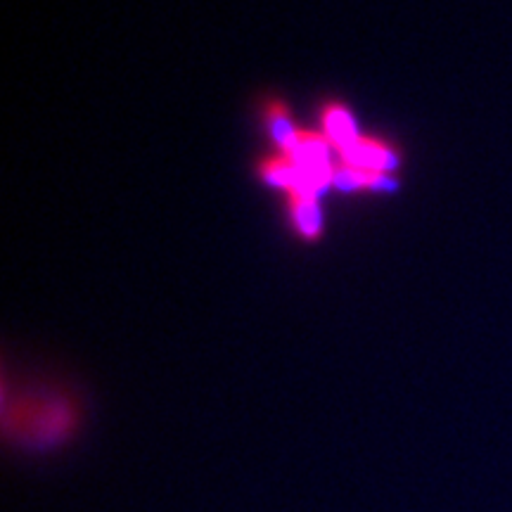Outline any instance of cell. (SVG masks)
<instances>
[{
    "instance_id": "3957f363",
    "label": "cell",
    "mask_w": 512,
    "mask_h": 512,
    "mask_svg": "<svg viewBox=\"0 0 512 512\" xmlns=\"http://www.w3.org/2000/svg\"><path fill=\"white\" fill-rule=\"evenodd\" d=\"M287 214H290V223L299 238L306 242H318L323 238L325 216L316 195H306V192L287 195Z\"/></svg>"
},
{
    "instance_id": "8992f818",
    "label": "cell",
    "mask_w": 512,
    "mask_h": 512,
    "mask_svg": "<svg viewBox=\"0 0 512 512\" xmlns=\"http://www.w3.org/2000/svg\"><path fill=\"white\" fill-rule=\"evenodd\" d=\"M264 121L268 128V136H271L273 145L278 147L280 155H290V152L294 150V145H297L302 128L294 126V119H292L290 110H287L285 102H280V100L268 102V105L264 107Z\"/></svg>"
},
{
    "instance_id": "7a4b0ae2",
    "label": "cell",
    "mask_w": 512,
    "mask_h": 512,
    "mask_svg": "<svg viewBox=\"0 0 512 512\" xmlns=\"http://www.w3.org/2000/svg\"><path fill=\"white\" fill-rule=\"evenodd\" d=\"M339 159H342V164L363 171H375V174H392L401 166V155L396 152V147L389 145L387 140L373 136L358 138L354 145L339 152Z\"/></svg>"
},
{
    "instance_id": "6da1fadb",
    "label": "cell",
    "mask_w": 512,
    "mask_h": 512,
    "mask_svg": "<svg viewBox=\"0 0 512 512\" xmlns=\"http://www.w3.org/2000/svg\"><path fill=\"white\" fill-rule=\"evenodd\" d=\"M74 425V408L69 403L48 401L46 406H31L27 413H19L17 437L34 448H48L67 439Z\"/></svg>"
},
{
    "instance_id": "277c9868",
    "label": "cell",
    "mask_w": 512,
    "mask_h": 512,
    "mask_svg": "<svg viewBox=\"0 0 512 512\" xmlns=\"http://www.w3.org/2000/svg\"><path fill=\"white\" fill-rule=\"evenodd\" d=\"M320 133L328 138V143L335 147L337 152H344L361 138L358 133V124L354 114L342 102H328L320 110Z\"/></svg>"
},
{
    "instance_id": "52a82bcc",
    "label": "cell",
    "mask_w": 512,
    "mask_h": 512,
    "mask_svg": "<svg viewBox=\"0 0 512 512\" xmlns=\"http://www.w3.org/2000/svg\"><path fill=\"white\" fill-rule=\"evenodd\" d=\"M332 185H337L344 192H358V190H370V192H389L396 190V183L389 174H375V171H363L354 169V166L339 164L335 166V176H332Z\"/></svg>"
},
{
    "instance_id": "5b68a950",
    "label": "cell",
    "mask_w": 512,
    "mask_h": 512,
    "mask_svg": "<svg viewBox=\"0 0 512 512\" xmlns=\"http://www.w3.org/2000/svg\"><path fill=\"white\" fill-rule=\"evenodd\" d=\"M256 171H259L261 181H264L266 185H271V188H278V190H285L287 195L306 190V178H304L302 166L294 162L292 157L280 155V152L278 155H266L259 162V169Z\"/></svg>"
}]
</instances>
